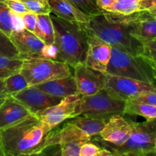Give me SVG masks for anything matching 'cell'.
<instances>
[{
    "label": "cell",
    "mask_w": 156,
    "mask_h": 156,
    "mask_svg": "<svg viewBox=\"0 0 156 156\" xmlns=\"http://www.w3.org/2000/svg\"><path fill=\"white\" fill-rule=\"evenodd\" d=\"M52 130L36 115L31 114L19 123L0 129V148L7 156L42 152Z\"/></svg>",
    "instance_id": "cell-1"
},
{
    "label": "cell",
    "mask_w": 156,
    "mask_h": 156,
    "mask_svg": "<svg viewBox=\"0 0 156 156\" xmlns=\"http://www.w3.org/2000/svg\"><path fill=\"white\" fill-rule=\"evenodd\" d=\"M54 28L55 60L75 67L84 63L88 48V34L83 24H73L50 14Z\"/></svg>",
    "instance_id": "cell-2"
},
{
    "label": "cell",
    "mask_w": 156,
    "mask_h": 156,
    "mask_svg": "<svg viewBox=\"0 0 156 156\" xmlns=\"http://www.w3.org/2000/svg\"><path fill=\"white\" fill-rule=\"evenodd\" d=\"M88 34H92L108 43L114 47L121 49L133 56H140L143 44L130 34V27L108 19L104 12L90 18L83 24Z\"/></svg>",
    "instance_id": "cell-3"
},
{
    "label": "cell",
    "mask_w": 156,
    "mask_h": 156,
    "mask_svg": "<svg viewBox=\"0 0 156 156\" xmlns=\"http://www.w3.org/2000/svg\"><path fill=\"white\" fill-rule=\"evenodd\" d=\"M106 73L148 83H152L155 79L152 68L140 56H133L125 50L114 47H112Z\"/></svg>",
    "instance_id": "cell-4"
},
{
    "label": "cell",
    "mask_w": 156,
    "mask_h": 156,
    "mask_svg": "<svg viewBox=\"0 0 156 156\" xmlns=\"http://www.w3.org/2000/svg\"><path fill=\"white\" fill-rule=\"evenodd\" d=\"M20 73L29 86H36L72 74L69 66L66 62L43 57L24 59Z\"/></svg>",
    "instance_id": "cell-5"
},
{
    "label": "cell",
    "mask_w": 156,
    "mask_h": 156,
    "mask_svg": "<svg viewBox=\"0 0 156 156\" xmlns=\"http://www.w3.org/2000/svg\"><path fill=\"white\" fill-rule=\"evenodd\" d=\"M126 101L111 97L105 89L90 96H81L76 109V116L93 115L111 117L123 114Z\"/></svg>",
    "instance_id": "cell-6"
},
{
    "label": "cell",
    "mask_w": 156,
    "mask_h": 156,
    "mask_svg": "<svg viewBox=\"0 0 156 156\" xmlns=\"http://www.w3.org/2000/svg\"><path fill=\"white\" fill-rule=\"evenodd\" d=\"M132 133L127 141L120 146L110 144L113 151L143 153L156 149V118L137 123L131 121Z\"/></svg>",
    "instance_id": "cell-7"
},
{
    "label": "cell",
    "mask_w": 156,
    "mask_h": 156,
    "mask_svg": "<svg viewBox=\"0 0 156 156\" xmlns=\"http://www.w3.org/2000/svg\"><path fill=\"white\" fill-rule=\"evenodd\" d=\"M103 89L111 97L124 101L143 93L156 91L155 85L152 83L123 76H113L108 73L105 74Z\"/></svg>",
    "instance_id": "cell-8"
},
{
    "label": "cell",
    "mask_w": 156,
    "mask_h": 156,
    "mask_svg": "<svg viewBox=\"0 0 156 156\" xmlns=\"http://www.w3.org/2000/svg\"><path fill=\"white\" fill-rule=\"evenodd\" d=\"M81 98L80 94H74L62 99L59 104L47 108L36 115L43 122L54 129L66 120L76 117V109Z\"/></svg>",
    "instance_id": "cell-9"
},
{
    "label": "cell",
    "mask_w": 156,
    "mask_h": 156,
    "mask_svg": "<svg viewBox=\"0 0 156 156\" xmlns=\"http://www.w3.org/2000/svg\"><path fill=\"white\" fill-rule=\"evenodd\" d=\"M73 68L78 94L81 96H90L103 89L105 73L90 68L85 63L79 64Z\"/></svg>",
    "instance_id": "cell-10"
},
{
    "label": "cell",
    "mask_w": 156,
    "mask_h": 156,
    "mask_svg": "<svg viewBox=\"0 0 156 156\" xmlns=\"http://www.w3.org/2000/svg\"><path fill=\"white\" fill-rule=\"evenodd\" d=\"M13 96L30 111L32 114L37 115L47 108L59 104L62 98L47 94L36 86H28Z\"/></svg>",
    "instance_id": "cell-11"
},
{
    "label": "cell",
    "mask_w": 156,
    "mask_h": 156,
    "mask_svg": "<svg viewBox=\"0 0 156 156\" xmlns=\"http://www.w3.org/2000/svg\"><path fill=\"white\" fill-rule=\"evenodd\" d=\"M9 39L16 48L18 56L24 59L31 57L44 58V43L32 32L27 29L14 30Z\"/></svg>",
    "instance_id": "cell-12"
},
{
    "label": "cell",
    "mask_w": 156,
    "mask_h": 156,
    "mask_svg": "<svg viewBox=\"0 0 156 156\" xmlns=\"http://www.w3.org/2000/svg\"><path fill=\"white\" fill-rule=\"evenodd\" d=\"M131 133V121H128L122 114H116L110 117L98 136L109 144L120 146L127 141Z\"/></svg>",
    "instance_id": "cell-13"
},
{
    "label": "cell",
    "mask_w": 156,
    "mask_h": 156,
    "mask_svg": "<svg viewBox=\"0 0 156 156\" xmlns=\"http://www.w3.org/2000/svg\"><path fill=\"white\" fill-rule=\"evenodd\" d=\"M112 46L101 38L88 34V48L84 63L90 68L106 74L111 56Z\"/></svg>",
    "instance_id": "cell-14"
},
{
    "label": "cell",
    "mask_w": 156,
    "mask_h": 156,
    "mask_svg": "<svg viewBox=\"0 0 156 156\" xmlns=\"http://www.w3.org/2000/svg\"><path fill=\"white\" fill-rule=\"evenodd\" d=\"M31 114L21 102L9 96L0 105V129L19 123Z\"/></svg>",
    "instance_id": "cell-15"
},
{
    "label": "cell",
    "mask_w": 156,
    "mask_h": 156,
    "mask_svg": "<svg viewBox=\"0 0 156 156\" xmlns=\"http://www.w3.org/2000/svg\"><path fill=\"white\" fill-rule=\"evenodd\" d=\"M91 138L85 135L76 125L69 121L67 122L62 128L50 133L45 143V149L50 146H61L65 143L73 141L88 142L91 141Z\"/></svg>",
    "instance_id": "cell-16"
},
{
    "label": "cell",
    "mask_w": 156,
    "mask_h": 156,
    "mask_svg": "<svg viewBox=\"0 0 156 156\" xmlns=\"http://www.w3.org/2000/svg\"><path fill=\"white\" fill-rule=\"evenodd\" d=\"M48 3L55 15L73 24H85L91 18L67 0H48Z\"/></svg>",
    "instance_id": "cell-17"
},
{
    "label": "cell",
    "mask_w": 156,
    "mask_h": 156,
    "mask_svg": "<svg viewBox=\"0 0 156 156\" xmlns=\"http://www.w3.org/2000/svg\"><path fill=\"white\" fill-rule=\"evenodd\" d=\"M36 87L47 94L62 98L78 94L76 80L72 74L66 77L40 84Z\"/></svg>",
    "instance_id": "cell-18"
},
{
    "label": "cell",
    "mask_w": 156,
    "mask_h": 156,
    "mask_svg": "<svg viewBox=\"0 0 156 156\" xmlns=\"http://www.w3.org/2000/svg\"><path fill=\"white\" fill-rule=\"evenodd\" d=\"M111 117L93 115H78L69 119V122L76 125L90 138L98 136Z\"/></svg>",
    "instance_id": "cell-19"
},
{
    "label": "cell",
    "mask_w": 156,
    "mask_h": 156,
    "mask_svg": "<svg viewBox=\"0 0 156 156\" xmlns=\"http://www.w3.org/2000/svg\"><path fill=\"white\" fill-rule=\"evenodd\" d=\"M24 28L20 15L13 13L4 2H0V32L7 37L16 30Z\"/></svg>",
    "instance_id": "cell-20"
},
{
    "label": "cell",
    "mask_w": 156,
    "mask_h": 156,
    "mask_svg": "<svg viewBox=\"0 0 156 156\" xmlns=\"http://www.w3.org/2000/svg\"><path fill=\"white\" fill-rule=\"evenodd\" d=\"M34 34L45 45H53L54 42V28L50 14L37 15V23Z\"/></svg>",
    "instance_id": "cell-21"
},
{
    "label": "cell",
    "mask_w": 156,
    "mask_h": 156,
    "mask_svg": "<svg viewBox=\"0 0 156 156\" xmlns=\"http://www.w3.org/2000/svg\"><path fill=\"white\" fill-rule=\"evenodd\" d=\"M123 114L140 116L144 117L146 120H151L156 118V106L132 101H126Z\"/></svg>",
    "instance_id": "cell-22"
},
{
    "label": "cell",
    "mask_w": 156,
    "mask_h": 156,
    "mask_svg": "<svg viewBox=\"0 0 156 156\" xmlns=\"http://www.w3.org/2000/svg\"><path fill=\"white\" fill-rule=\"evenodd\" d=\"M24 59L20 57L0 55V79L5 80L10 76L20 73Z\"/></svg>",
    "instance_id": "cell-23"
},
{
    "label": "cell",
    "mask_w": 156,
    "mask_h": 156,
    "mask_svg": "<svg viewBox=\"0 0 156 156\" xmlns=\"http://www.w3.org/2000/svg\"><path fill=\"white\" fill-rule=\"evenodd\" d=\"M139 11H140V0H117L105 12L127 15Z\"/></svg>",
    "instance_id": "cell-24"
},
{
    "label": "cell",
    "mask_w": 156,
    "mask_h": 156,
    "mask_svg": "<svg viewBox=\"0 0 156 156\" xmlns=\"http://www.w3.org/2000/svg\"><path fill=\"white\" fill-rule=\"evenodd\" d=\"M5 84L10 95H14L29 86L25 78L21 73H18L5 79Z\"/></svg>",
    "instance_id": "cell-25"
},
{
    "label": "cell",
    "mask_w": 156,
    "mask_h": 156,
    "mask_svg": "<svg viewBox=\"0 0 156 156\" xmlns=\"http://www.w3.org/2000/svg\"><path fill=\"white\" fill-rule=\"evenodd\" d=\"M67 1L72 3L79 11L91 17L101 14L104 12L98 7L95 1L94 0H67Z\"/></svg>",
    "instance_id": "cell-26"
},
{
    "label": "cell",
    "mask_w": 156,
    "mask_h": 156,
    "mask_svg": "<svg viewBox=\"0 0 156 156\" xmlns=\"http://www.w3.org/2000/svg\"><path fill=\"white\" fill-rule=\"evenodd\" d=\"M24 5L26 9L36 15L51 13V9L48 0H19Z\"/></svg>",
    "instance_id": "cell-27"
},
{
    "label": "cell",
    "mask_w": 156,
    "mask_h": 156,
    "mask_svg": "<svg viewBox=\"0 0 156 156\" xmlns=\"http://www.w3.org/2000/svg\"><path fill=\"white\" fill-rule=\"evenodd\" d=\"M0 55L12 57H19L16 48L9 37L0 32Z\"/></svg>",
    "instance_id": "cell-28"
},
{
    "label": "cell",
    "mask_w": 156,
    "mask_h": 156,
    "mask_svg": "<svg viewBox=\"0 0 156 156\" xmlns=\"http://www.w3.org/2000/svg\"><path fill=\"white\" fill-rule=\"evenodd\" d=\"M83 143L84 142L73 141L61 145V156H80V149Z\"/></svg>",
    "instance_id": "cell-29"
},
{
    "label": "cell",
    "mask_w": 156,
    "mask_h": 156,
    "mask_svg": "<svg viewBox=\"0 0 156 156\" xmlns=\"http://www.w3.org/2000/svg\"><path fill=\"white\" fill-rule=\"evenodd\" d=\"M20 17L23 21L24 28L32 33H34L37 23V15L31 12H27L20 15Z\"/></svg>",
    "instance_id": "cell-30"
},
{
    "label": "cell",
    "mask_w": 156,
    "mask_h": 156,
    "mask_svg": "<svg viewBox=\"0 0 156 156\" xmlns=\"http://www.w3.org/2000/svg\"><path fill=\"white\" fill-rule=\"evenodd\" d=\"M128 101L156 106V91H148V92L143 93Z\"/></svg>",
    "instance_id": "cell-31"
},
{
    "label": "cell",
    "mask_w": 156,
    "mask_h": 156,
    "mask_svg": "<svg viewBox=\"0 0 156 156\" xmlns=\"http://www.w3.org/2000/svg\"><path fill=\"white\" fill-rule=\"evenodd\" d=\"M101 148L90 141L85 142L80 149V156H95L101 151Z\"/></svg>",
    "instance_id": "cell-32"
},
{
    "label": "cell",
    "mask_w": 156,
    "mask_h": 156,
    "mask_svg": "<svg viewBox=\"0 0 156 156\" xmlns=\"http://www.w3.org/2000/svg\"><path fill=\"white\" fill-rule=\"evenodd\" d=\"M4 2L7 5L11 11L16 15H21L29 12L24 5L19 0H5Z\"/></svg>",
    "instance_id": "cell-33"
},
{
    "label": "cell",
    "mask_w": 156,
    "mask_h": 156,
    "mask_svg": "<svg viewBox=\"0 0 156 156\" xmlns=\"http://www.w3.org/2000/svg\"><path fill=\"white\" fill-rule=\"evenodd\" d=\"M140 56L146 63L149 64V66H156V51L143 47V52Z\"/></svg>",
    "instance_id": "cell-34"
},
{
    "label": "cell",
    "mask_w": 156,
    "mask_h": 156,
    "mask_svg": "<svg viewBox=\"0 0 156 156\" xmlns=\"http://www.w3.org/2000/svg\"><path fill=\"white\" fill-rule=\"evenodd\" d=\"M140 11H153L156 9V0H140Z\"/></svg>",
    "instance_id": "cell-35"
},
{
    "label": "cell",
    "mask_w": 156,
    "mask_h": 156,
    "mask_svg": "<svg viewBox=\"0 0 156 156\" xmlns=\"http://www.w3.org/2000/svg\"><path fill=\"white\" fill-rule=\"evenodd\" d=\"M116 1L117 0H96L95 2L99 9L103 11H106L107 9L111 7Z\"/></svg>",
    "instance_id": "cell-36"
},
{
    "label": "cell",
    "mask_w": 156,
    "mask_h": 156,
    "mask_svg": "<svg viewBox=\"0 0 156 156\" xmlns=\"http://www.w3.org/2000/svg\"><path fill=\"white\" fill-rule=\"evenodd\" d=\"M11 96L6 89L5 80L0 79V104L2 103L7 98Z\"/></svg>",
    "instance_id": "cell-37"
},
{
    "label": "cell",
    "mask_w": 156,
    "mask_h": 156,
    "mask_svg": "<svg viewBox=\"0 0 156 156\" xmlns=\"http://www.w3.org/2000/svg\"><path fill=\"white\" fill-rule=\"evenodd\" d=\"M44 152H45L46 156H61L59 146H50L47 148Z\"/></svg>",
    "instance_id": "cell-38"
},
{
    "label": "cell",
    "mask_w": 156,
    "mask_h": 156,
    "mask_svg": "<svg viewBox=\"0 0 156 156\" xmlns=\"http://www.w3.org/2000/svg\"><path fill=\"white\" fill-rule=\"evenodd\" d=\"M114 156H143V153L135 152H118L113 151Z\"/></svg>",
    "instance_id": "cell-39"
},
{
    "label": "cell",
    "mask_w": 156,
    "mask_h": 156,
    "mask_svg": "<svg viewBox=\"0 0 156 156\" xmlns=\"http://www.w3.org/2000/svg\"><path fill=\"white\" fill-rule=\"evenodd\" d=\"M142 44H143V48L156 51V41H146V42L142 43Z\"/></svg>",
    "instance_id": "cell-40"
},
{
    "label": "cell",
    "mask_w": 156,
    "mask_h": 156,
    "mask_svg": "<svg viewBox=\"0 0 156 156\" xmlns=\"http://www.w3.org/2000/svg\"><path fill=\"white\" fill-rule=\"evenodd\" d=\"M95 156H114V155L112 152L109 151L108 149H101L100 152L98 153V155Z\"/></svg>",
    "instance_id": "cell-41"
},
{
    "label": "cell",
    "mask_w": 156,
    "mask_h": 156,
    "mask_svg": "<svg viewBox=\"0 0 156 156\" xmlns=\"http://www.w3.org/2000/svg\"><path fill=\"white\" fill-rule=\"evenodd\" d=\"M143 156H156V149L143 152Z\"/></svg>",
    "instance_id": "cell-42"
},
{
    "label": "cell",
    "mask_w": 156,
    "mask_h": 156,
    "mask_svg": "<svg viewBox=\"0 0 156 156\" xmlns=\"http://www.w3.org/2000/svg\"><path fill=\"white\" fill-rule=\"evenodd\" d=\"M19 156H46L45 152L43 151L42 152H39V153H34V154H30V155H22Z\"/></svg>",
    "instance_id": "cell-43"
},
{
    "label": "cell",
    "mask_w": 156,
    "mask_h": 156,
    "mask_svg": "<svg viewBox=\"0 0 156 156\" xmlns=\"http://www.w3.org/2000/svg\"><path fill=\"white\" fill-rule=\"evenodd\" d=\"M152 68V71H153L154 76H155V78H156V66H150Z\"/></svg>",
    "instance_id": "cell-44"
},
{
    "label": "cell",
    "mask_w": 156,
    "mask_h": 156,
    "mask_svg": "<svg viewBox=\"0 0 156 156\" xmlns=\"http://www.w3.org/2000/svg\"><path fill=\"white\" fill-rule=\"evenodd\" d=\"M152 84H153V85H155V88H156V78H155V79H154V81H153V82H152Z\"/></svg>",
    "instance_id": "cell-45"
},
{
    "label": "cell",
    "mask_w": 156,
    "mask_h": 156,
    "mask_svg": "<svg viewBox=\"0 0 156 156\" xmlns=\"http://www.w3.org/2000/svg\"><path fill=\"white\" fill-rule=\"evenodd\" d=\"M149 12H152V13H154V14H155V15H156V9H155V10H153V11H149Z\"/></svg>",
    "instance_id": "cell-46"
},
{
    "label": "cell",
    "mask_w": 156,
    "mask_h": 156,
    "mask_svg": "<svg viewBox=\"0 0 156 156\" xmlns=\"http://www.w3.org/2000/svg\"><path fill=\"white\" fill-rule=\"evenodd\" d=\"M0 156H7V155H5L4 153H3L2 152L1 153H0Z\"/></svg>",
    "instance_id": "cell-47"
},
{
    "label": "cell",
    "mask_w": 156,
    "mask_h": 156,
    "mask_svg": "<svg viewBox=\"0 0 156 156\" xmlns=\"http://www.w3.org/2000/svg\"><path fill=\"white\" fill-rule=\"evenodd\" d=\"M2 152V150H1V148H0V153H1Z\"/></svg>",
    "instance_id": "cell-48"
},
{
    "label": "cell",
    "mask_w": 156,
    "mask_h": 156,
    "mask_svg": "<svg viewBox=\"0 0 156 156\" xmlns=\"http://www.w3.org/2000/svg\"><path fill=\"white\" fill-rule=\"evenodd\" d=\"M0 105H1V104H0Z\"/></svg>",
    "instance_id": "cell-49"
}]
</instances>
